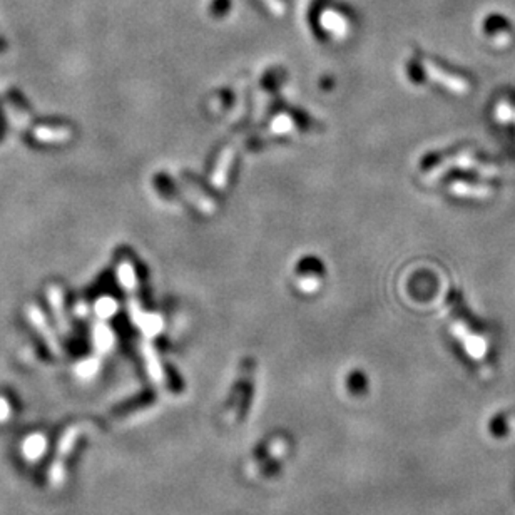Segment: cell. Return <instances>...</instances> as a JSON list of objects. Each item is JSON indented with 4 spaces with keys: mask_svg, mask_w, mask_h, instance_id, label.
I'll use <instances>...</instances> for the list:
<instances>
[{
    "mask_svg": "<svg viewBox=\"0 0 515 515\" xmlns=\"http://www.w3.org/2000/svg\"><path fill=\"white\" fill-rule=\"evenodd\" d=\"M32 134L42 143H64L72 137V126L64 121L47 119L34 124Z\"/></svg>",
    "mask_w": 515,
    "mask_h": 515,
    "instance_id": "obj_1",
    "label": "cell"
},
{
    "mask_svg": "<svg viewBox=\"0 0 515 515\" xmlns=\"http://www.w3.org/2000/svg\"><path fill=\"white\" fill-rule=\"evenodd\" d=\"M154 402H156V393H154L153 390H146V392L134 395V397L127 398V400H124L119 403V405H115L113 409V414L115 415V417H126V415L129 414H134V411L137 410H143L146 409V407H151Z\"/></svg>",
    "mask_w": 515,
    "mask_h": 515,
    "instance_id": "obj_2",
    "label": "cell"
},
{
    "mask_svg": "<svg viewBox=\"0 0 515 515\" xmlns=\"http://www.w3.org/2000/svg\"><path fill=\"white\" fill-rule=\"evenodd\" d=\"M423 64H425V71L428 72V76L433 77V79H435L439 84L445 85L449 91H452V92H465L467 91L465 80H462L460 77L447 74V72H444L439 66H435V64L430 61H425Z\"/></svg>",
    "mask_w": 515,
    "mask_h": 515,
    "instance_id": "obj_3",
    "label": "cell"
},
{
    "mask_svg": "<svg viewBox=\"0 0 515 515\" xmlns=\"http://www.w3.org/2000/svg\"><path fill=\"white\" fill-rule=\"evenodd\" d=\"M233 156H234V148L227 146L225 151L221 153L220 160H218L216 169H214V173L211 176V181L214 186L220 188V190H223L227 183V173H230L231 162H233Z\"/></svg>",
    "mask_w": 515,
    "mask_h": 515,
    "instance_id": "obj_4",
    "label": "cell"
},
{
    "mask_svg": "<svg viewBox=\"0 0 515 515\" xmlns=\"http://www.w3.org/2000/svg\"><path fill=\"white\" fill-rule=\"evenodd\" d=\"M7 101H8V106H10L12 113L17 114V119H19L20 122L25 121V119H29L32 115L31 106L27 104V101H25L22 94H20L19 91H15V89H10V91L7 92Z\"/></svg>",
    "mask_w": 515,
    "mask_h": 515,
    "instance_id": "obj_5",
    "label": "cell"
},
{
    "mask_svg": "<svg viewBox=\"0 0 515 515\" xmlns=\"http://www.w3.org/2000/svg\"><path fill=\"white\" fill-rule=\"evenodd\" d=\"M450 191H452L453 195L467 196V197H485L491 195L488 188L474 186V184H467V183H460V181L453 183L452 186H450Z\"/></svg>",
    "mask_w": 515,
    "mask_h": 515,
    "instance_id": "obj_6",
    "label": "cell"
},
{
    "mask_svg": "<svg viewBox=\"0 0 515 515\" xmlns=\"http://www.w3.org/2000/svg\"><path fill=\"white\" fill-rule=\"evenodd\" d=\"M346 386H348V392L355 397H360V395L367 393L368 383H367V376L360 372H353L350 373L348 380H346Z\"/></svg>",
    "mask_w": 515,
    "mask_h": 515,
    "instance_id": "obj_7",
    "label": "cell"
},
{
    "mask_svg": "<svg viewBox=\"0 0 515 515\" xmlns=\"http://www.w3.org/2000/svg\"><path fill=\"white\" fill-rule=\"evenodd\" d=\"M488 428H491V433L495 439H504L509 433L507 420H505L504 415H495V417L492 418L491 425H488Z\"/></svg>",
    "mask_w": 515,
    "mask_h": 515,
    "instance_id": "obj_8",
    "label": "cell"
},
{
    "mask_svg": "<svg viewBox=\"0 0 515 515\" xmlns=\"http://www.w3.org/2000/svg\"><path fill=\"white\" fill-rule=\"evenodd\" d=\"M119 278H121L122 286H126L129 290L136 285V273L131 263L124 261V263L119 266Z\"/></svg>",
    "mask_w": 515,
    "mask_h": 515,
    "instance_id": "obj_9",
    "label": "cell"
},
{
    "mask_svg": "<svg viewBox=\"0 0 515 515\" xmlns=\"http://www.w3.org/2000/svg\"><path fill=\"white\" fill-rule=\"evenodd\" d=\"M230 0H214L213 3V10L218 12V14H225V12L230 8Z\"/></svg>",
    "mask_w": 515,
    "mask_h": 515,
    "instance_id": "obj_10",
    "label": "cell"
},
{
    "mask_svg": "<svg viewBox=\"0 0 515 515\" xmlns=\"http://www.w3.org/2000/svg\"><path fill=\"white\" fill-rule=\"evenodd\" d=\"M290 119L288 118H280V119H276V122H274V126H273V129H274V131H280V132H283V131H286V129H288L290 127Z\"/></svg>",
    "mask_w": 515,
    "mask_h": 515,
    "instance_id": "obj_11",
    "label": "cell"
},
{
    "mask_svg": "<svg viewBox=\"0 0 515 515\" xmlns=\"http://www.w3.org/2000/svg\"><path fill=\"white\" fill-rule=\"evenodd\" d=\"M497 115H499V118L502 119V121H507V119L512 118V111L509 109V106L502 104V106L499 107V111H497Z\"/></svg>",
    "mask_w": 515,
    "mask_h": 515,
    "instance_id": "obj_12",
    "label": "cell"
},
{
    "mask_svg": "<svg viewBox=\"0 0 515 515\" xmlns=\"http://www.w3.org/2000/svg\"><path fill=\"white\" fill-rule=\"evenodd\" d=\"M3 134H6V118H3V109L0 104V143L3 141Z\"/></svg>",
    "mask_w": 515,
    "mask_h": 515,
    "instance_id": "obj_13",
    "label": "cell"
},
{
    "mask_svg": "<svg viewBox=\"0 0 515 515\" xmlns=\"http://www.w3.org/2000/svg\"><path fill=\"white\" fill-rule=\"evenodd\" d=\"M6 402L0 400V418H2V415H6V405H3Z\"/></svg>",
    "mask_w": 515,
    "mask_h": 515,
    "instance_id": "obj_14",
    "label": "cell"
}]
</instances>
